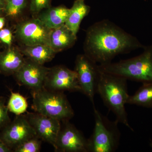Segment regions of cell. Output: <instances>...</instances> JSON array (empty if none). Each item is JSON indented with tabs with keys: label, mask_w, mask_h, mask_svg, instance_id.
<instances>
[{
	"label": "cell",
	"mask_w": 152,
	"mask_h": 152,
	"mask_svg": "<svg viewBox=\"0 0 152 152\" xmlns=\"http://www.w3.org/2000/svg\"><path fill=\"white\" fill-rule=\"evenodd\" d=\"M145 46L134 36L108 20H104L88 29L84 49L85 54L100 65L112 62L118 55Z\"/></svg>",
	"instance_id": "obj_1"
},
{
	"label": "cell",
	"mask_w": 152,
	"mask_h": 152,
	"mask_svg": "<svg viewBox=\"0 0 152 152\" xmlns=\"http://www.w3.org/2000/svg\"><path fill=\"white\" fill-rule=\"evenodd\" d=\"M127 80L123 77L100 71L96 94L100 95L104 104L115 115L117 121L133 131L129 124L125 107L129 97Z\"/></svg>",
	"instance_id": "obj_2"
},
{
	"label": "cell",
	"mask_w": 152,
	"mask_h": 152,
	"mask_svg": "<svg viewBox=\"0 0 152 152\" xmlns=\"http://www.w3.org/2000/svg\"><path fill=\"white\" fill-rule=\"evenodd\" d=\"M141 54L116 63L99 64L100 70L127 80L152 83V45L145 46Z\"/></svg>",
	"instance_id": "obj_3"
},
{
	"label": "cell",
	"mask_w": 152,
	"mask_h": 152,
	"mask_svg": "<svg viewBox=\"0 0 152 152\" xmlns=\"http://www.w3.org/2000/svg\"><path fill=\"white\" fill-rule=\"evenodd\" d=\"M32 108L38 113L60 121H69L74 112L63 92L55 91L44 88L32 91Z\"/></svg>",
	"instance_id": "obj_4"
},
{
	"label": "cell",
	"mask_w": 152,
	"mask_h": 152,
	"mask_svg": "<svg viewBox=\"0 0 152 152\" xmlns=\"http://www.w3.org/2000/svg\"><path fill=\"white\" fill-rule=\"evenodd\" d=\"M94 108L95 125L92 134L88 139V152H113L119 145L121 133L118 122L111 121Z\"/></svg>",
	"instance_id": "obj_5"
},
{
	"label": "cell",
	"mask_w": 152,
	"mask_h": 152,
	"mask_svg": "<svg viewBox=\"0 0 152 152\" xmlns=\"http://www.w3.org/2000/svg\"><path fill=\"white\" fill-rule=\"evenodd\" d=\"M74 70L77 75L82 92L88 98L94 107V96L100 72L97 64L86 54L78 55Z\"/></svg>",
	"instance_id": "obj_6"
},
{
	"label": "cell",
	"mask_w": 152,
	"mask_h": 152,
	"mask_svg": "<svg viewBox=\"0 0 152 152\" xmlns=\"http://www.w3.org/2000/svg\"><path fill=\"white\" fill-rule=\"evenodd\" d=\"M52 30L47 27L38 18L29 19L17 25L15 36L24 46H50Z\"/></svg>",
	"instance_id": "obj_7"
},
{
	"label": "cell",
	"mask_w": 152,
	"mask_h": 152,
	"mask_svg": "<svg viewBox=\"0 0 152 152\" xmlns=\"http://www.w3.org/2000/svg\"><path fill=\"white\" fill-rule=\"evenodd\" d=\"M45 88L55 91L81 92L75 71L62 66L50 68Z\"/></svg>",
	"instance_id": "obj_8"
},
{
	"label": "cell",
	"mask_w": 152,
	"mask_h": 152,
	"mask_svg": "<svg viewBox=\"0 0 152 152\" xmlns=\"http://www.w3.org/2000/svg\"><path fill=\"white\" fill-rule=\"evenodd\" d=\"M63 122V126H61L54 147L56 151L63 152H88V140L68 121Z\"/></svg>",
	"instance_id": "obj_9"
},
{
	"label": "cell",
	"mask_w": 152,
	"mask_h": 152,
	"mask_svg": "<svg viewBox=\"0 0 152 152\" xmlns=\"http://www.w3.org/2000/svg\"><path fill=\"white\" fill-rule=\"evenodd\" d=\"M50 70V68L28 58L15 74L20 84L29 88L32 91H36L45 87Z\"/></svg>",
	"instance_id": "obj_10"
},
{
	"label": "cell",
	"mask_w": 152,
	"mask_h": 152,
	"mask_svg": "<svg viewBox=\"0 0 152 152\" xmlns=\"http://www.w3.org/2000/svg\"><path fill=\"white\" fill-rule=\"evenodd\" d=\"M25 117L34 130L37 137L54 147L61 129V121L37 113H30Z\"/></svg>",
	"instance_id": "obj_11"
},
{
	"label": "cell",
	"mask_w": 152,
	"mask_h": 152,
	"mask_svg": "<svg viewBox=\"0 0 152 152\" xmlns=\"http://www.w3.org/2000/svg\"><path fill=\"white\" fill-rule=\"evenodd\" d=\"M36 136L34 130L25 116H20L6 127L2 135V140L9 147L15 148Z\"/></svg>",
	"instance_id": "obj_12"
},
{
	"label": "cell",
	"mask_w": 152,
	"mask_h": 152,
	"mask_svg": "<svg viewBox=\"0 0 152 152\" xmlns=\"http://www.w3.org/2000/svg\"><path fill=\"white\" fill-rule=\"evenodd\" d=\"M20 50L12 46L7 48L0 53V72L15 74L26 61Z\"/></svg>",
	"instance_id": "obj_13"
},
{
	"label": "cell",
	"mask_w": 152,
	"mask_h": 152,
	"mask_svg": "<svg viewBox=\"0 0 152 152\" xmlns=\"http://www.w3.org/2000/svg\"><path fill=\"white\" fill-rule=\"evenodd\" d=\"M77 36L65 24L52 29L50 46L56 53L72 48L75 43Z\"/></svg>",
	"instance_id": "obj_14"
},
{
	"label": "cell",
	"mask_w": 152,
	"mask_h": 152,
	"mask_svg": "<svg viewBox=\"0 0 152 152\" xmlns=\"http://www.w3.org/2000/svg\"><path fill=\"white\" fill-rule=\"evenodd\" d=\"M70 9L64 6L50 7L41 12L38 18L50 29L65 24L69 14Z\"/></svg>",
	"instance_id": "obj_15"
},
{
	"label": "cell",
	"mask_w": 152,
	"mask_h": 152,
	"mask_svg": "<svg viewBox=\"0 0 152 152\" xmlns=\"http://www.w3.org/2000/svg\"><path fill=\"white\" fill-rule=\"evenodd\" d=\"M85 0H75L66 21V26L77 36L83 19L89 13L91 8Z\"/></svg>",
	"instance_id": "obj_16"
},
{
	"label": "cell",
	"mask_w": 152,
	"mask_h": 152,
	"mask_svg": "<svg viewBox=\"0 0 152 152\" xmlns=\"http://www.w3.org/2000/svg\"><path fill=\"white\" fill-rule=\"evenodd\" d=\"M20 50L23 54L28 58L42 65L51 61L57 53L50 46L47 45L24 46Z\"/></svg>",
	"instance_id": "obj_17"
},
{
	"label": "cell",
	"mask_w": 152,
	"mask_h": 152,
	"mask_svg": "<svg viewBox=\"0 0 152 152\" xmlns=\"http://www.w3.org/2000/svg\"><path fill=\"white\" fill-rule=\"evenodd\" d=\"M127 104L152 107V83H143L134 95L129 96Z\"/></svg>",
	"instance_id": "obj_18"
},
{
	"label": "cell",
	"mask_w": 152,
	"mask_h": 152,
	"mask_svg": "<svg viewBox=\"0 0 152 152\" xmlns=\"http://www.w3.org/2000/svg\"><path fill=\"white\" fill-rule=\"evenodd\" d=\"M28 107L27 101L24 97L19 93L12 92L8 103L9 110L20 115L26 111Z\"/></svg>",
	"instance_id": "obj_19"
},
{
	"label": "cell",
	"mask_w": 152,
	"mask_h": 152,
	"mask_svg": "<svg viewBox=\"0 0 152 152\" xmlns=\"http://www.w3.org/2000/svg\"><path fill=\"white\" fill-rule=\"evenodd\" d=\"M6 16L12 19L20 15L28 4V0H5Z\"/></svg>",
	"instance_id": "obj_20"
},
{
	"label": "cell",
	"mask_w": 152,
	"mask_h": 152,
	"mask_svg": "<svg viewBox=\"0 0 152 152\" xmlns=\"http://www.w3.org/2000/svg\"><path fill=\"white\" fill-rule=\"evenodd\" d=\"M41 139L37 136L27 140L15 148L16 152H39L40 151Z\"/></svg>",
	"instance_id": "obj_21"
},
{
	"label": "cell",
	"mask_w": 152,
	"mask_h": 152,
	"mask_svg": "<svg viewBox=\"0 0 152 152\" xmlns=\"http://www.w3.org/2000/svg\"><path fill=\"white\" fill-rule=\"evenodd\" d=\"M52 0H30V10L34 13H39L50 7Z\"/></svg>",
	"instance_id": "obj_22"
},
{
	"label": "cell",
	"mask_w": 152,
	"mask_h": 152,
	"mask_svg": "<svg viewBox=\"0 0 152 152\" xmlns=\"http://www.w3.org/2000/svg\"><path fill=\"white\" fill-rule=\"evenodd\" d=\"M13 41L12 33L8 28H3L0 30V42L7 48L12 46Z\"/></svg>",
	"instance_id": "obj_23"
},
{
	"label": "cell",
	"mask_w": 152,
	"mask_h": 152,
	"mask_svg": "<svg viewBox=\"0 0 152 152\" xmlns=\"http://www.w3.org/2000/svg\"><path fill=\"white\" fill-rule=\"evenodd\" d=\"M7 106L5 105L2 101L0 100V127L10 121Z\"/></svg>",
	"instance_id": "obj_24"
},
{
	"label": "cell",
	"mask_w": 152,
	"mask_h": 152,
	"mask_svg": "<svg viewBox=\"0 0 152 152\" xmlns=\"http://www.w3.org/2000/svg\"><path fill=\"white\" fill-rule=\"evenodd\" d=\"M11 150L8 146L2 140H0V152H10Z\"/></svg>",
	"instance_id": "obj_25"
},
{
	"label": "cell",
	"mask_w": 152,
	"mask_h": 152,
	"mask_svg": "<svg viewBox=\"0 0 152 152\" xmlns=\"http://www.w3.org/2000/svg\"><path fill=\"white\" fill-rule=\"evenodd\" d=\"M5 0H0V16L5 15Z\"/></svg>",
	"instance_id": "obj_26"
},
{
	"label": "cell",
	"mask_w": 152,
	"mask_h": 152,
	"mask_svg": "<svg viewBox=\"0 0 152 152\" xmlns=\"http://www.w3.org/2000/svg\"><path fill=\"white\" fill-rule=\"evenodd\" d=\"M6 18L3 16H0V30L2 29L4 27L5 25Z\"/></svg>",
	"instance_id": "obj_27"
}]
</instances>
